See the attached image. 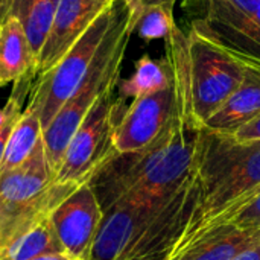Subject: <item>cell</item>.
Segmentation results:
<instances>
[{
	"instance_id": "obj_1",
	"label": "cell",
	"mask_w": 260,
	"mask_h": 260,
	"mask_svg": "<svg viewBox=\"0 0 260 260\" xmlns=\"http://www.w3.org/2000/svg\"><path fill=\"white\" fill-rule=\"evenodd\" d=\"M198 201L174 260L260 192V140L238 142L201 128L197 154Z\"/></svg>"
},
{
	"instance_id": "obj_2",
	"label": "cell",
	"mask_w": 260,
	"mask_h": 260,
	"mask_svg": "<svg viewBox=\"0 0 260 260\" xmlns=\"http://www.w3.org/2000/svg\"><path fill=\"white\" fill-rule=\"evenodd\" d=\"M200 131L177 113L154 143L108 160L88 181L102 210L126 197L160 198L174 193L195 169Z\"/></svg>"
},
{
	"instance_id": "obj_3",
	"label": "cell",
	"mask_w": 260,
	"mask_h": 260,
	"mask_svg": "<svg viewBox=\"0 0 260 260\" xmlns=\"http://www.w3.org/2000/svg\"><path fill=\"white\" fill-rule=\"evenodd\" d=\"M140 11L142 9L137 0L125 2L120 15L107 34L84 79L53 117L50 125L43 131L46 157L55 172H58L72 137L84 122L94 102L101 98V94L110 88H114L119 82L120 66L129 38L136 30Z\"/></svg>"
},
{
	"instance_id": "obj_4",
	"label": "cell",
	"mask_w": 260,
	"mask_h": 260,
	"mask_svg": "<svg viewBox=\"0 0 260 260\" xmlns=\"http://www.w3.org/2000/svg\"><path fill=\"white\" fill-rule=\"evenodd\" d=\"M55 178L43 142L26 163L0 175V250L26 229L50 218L79 186Z\"/></svg>"
},
{
	"instance_id": "obj_5",
	"label": "cell",
	"mask_w": 260,
	"mask_h": 260,
	"mask_svg": "<svg viewBox=\"0 0 260 260\" xmlns=\"http://www.w3.org/2000/svg\"><path fill=\"white\" fill-rule=\"evenodd\" d=\"M125 2L126 0H116L49 72L37 76L26 108L38 116L43 131L50 125L53 117L84 79L101 44L120 15Z\"/></svg>"
},
{
	"instance_id": "obj_6",
	"label": "cell",
	"mask_w": 260,
	"mask_h": 260,
	"mask_svg": "<svg viewBox=\"0 0 260 260\" xmlns=\"http://www.w3.org/2000/svg\"><path fill=\"white\" fill-rule=\"evenodd\" d=\"M187 43L192 120L203 128L242 84L247 67L192 27Z\"/></svg>"
},
{
	"instance_id": "obj_7",
	"label": "cell",
	"mask_w": 260,
	"mask_h": 260,
	"mask_svg": "<svg viewBox=\"0 0 260 260\" xmlns=\"http://www.w3.org/2000/svg\"><path fill=\"white\" fill-rule=\"evenodd\" d=\"M107 90L94 102L84 122L72 137L62 163L56 172V183L84 184L117 152L113 146V131L120 117L123 101Z\"/></svg>"
},
{
	"instance_id": "obj_8",
	"label": "cell",
	"mask_w": 260,
	"mask_h": 260,
	"mask_svg": "<svg viewBox=\"0 0 260 260\" xmlns=\"http://www.w3.org/2000/svg\"><path fill=\"white\" fill-rule=\"evenodd\" d=\"M192 29L215 41L245 67L260 70V0H206Z\"/></svg>"
},
{
	"instance_id": "obj_9",
	"label": "cell",
	"mask_w": 260,
	"mask_h": 260,
	"mask_svg": "<svg viewBox=\"0 0 260 260\" xmlns=\"http://www.w3.org/2000/svg\"><path fill=\"white\" fill-rule=\"evenodd\" d=\"M198 201L197 168L142 227L120 260H171Z\"/></svg>"
},
{
	"instance_id": "obj_10",
	"label": "cell",
	"mask_w": 260,
	"mask_h": 260,
	"mask_svg": "<svg viewBox=\"0 0 260 260\" xmlns=\"http://www.w3.org/2000/svg\"><path fill=\"white\" fill-rule=\"evenodd\" d=\"M174 84L157 93L133 99L120 114L114 131L113 146L117 154H131L154 143L177 116Z\"/></svg>"
},
{
	"instance_id": "obj_11",
	"label": "cell",
	"mask_w": 260,
	"mask_h": 260,
	"mask_svg": "<svg viewBox=\"0 0 260 260\" xmlns=\"http://www.w3.org/2000/svg\"><path fill=\"white\" fill-rule=\"evenodd\" d=\"M172 195V193H171ZM126 197L104 210V218L88 260H120L142 227L169 200Z\"/></svg>"
},
{
	"instance_id": "obj_12",
	"label": "cell",
	"mask_w": 260,
	"mask_h": 260,
	"mask_svg": "<svg viewBox=\"0 0 260 260\" xmlns=\"http://www.w3.org/2000/svg\"><path fill=\"white\" fill-rule=\"evenodd\" d=\"M104 210L88 183L79 184L50 215L64 251L75 260H88Z\"/></svg>"
},
{
	"instance_id": "obj_13",
	"label": "cell",
	"mask_w": 260,
	"mask_h": 260,
	"mask_svg": "<svg viewBox=\"0 0 260 260\" xmlns=\"http://www.w3.org/2000/svg\"><path fill=\"white\" fill-rule=\"evenodd\" d=\"M114 2L116 0H59L52 30L34 69L37 76L49 72Z\"/></svg>"
},
{
	"instance_id": "obj_14",
	"label": "cell",
	"mask_w": 260,
	"mask_h": 260,
	"mask_svg": "<svg viewBox=\"0 0 260 260\" xmlns=\"http://www.w3.org/2000/svg\"><path fill=\"white\" fill-rule=\"evenodd\" d=\"M257 116H260V70L247 67L242 84L203 125V129L213 134L233 136Z\"/></svg>"
},
{
	"instance_id": "obj_15",
	"label": "cell",
	"mask_w": 260,
	"mask_h": 260,
	"mask_svg": "<svg viewBox=\"0 0 260 260\" xmlns=\"http://www.w3.org/2000/svg\"><path fill=\"white\" fill-rule=\"evenodd\" d=\"M260 239V230L219 227L206 233L174 260H232Z\"/></svg>"
},
{
	"instance_id": "obj_16",
	"label": "cell",
	"mask_w": 260,
	"mask_h": 260,
	"mask_svg": "<svg viewBox=\"0 0 260 260\" xmlns=\"http://www.w3.org/2000/svg\"><path fill=\"white\" fill-rule=\"evenodd\" d=\"M34 67L26 32L20 21L9 15L0 24V87L18 81Z\"/></svg>"
},
{
	"instance_id": "obj_17",
	"label": "cell",
	"mask_w": 260,
	"mask_h": 260,
	"mask_svg": "<svg viewBox=\"0 0 260 260\" xmlns=\"http://www.w3.org/2000/svg\"><path fill=\"white\" fill-rule=\"evenodd\" d=\"M58 3L59 0H12L11 3L9 15L23 26L35 64L52 30Z\"/></svg>"
},
{
	"instance_id": "obj_18",
	"label": "cell",
	"mask_w": 260,
	"mask_h": 260,
	"mask_svg": "<svg viewBox=\"0 0 260 260\" xmlns=\"http://www.w3.org/2000/svg\"><path fill=\"white\" fill-rule=\"evenodd\" d=\"M66 253L50 218L26 229L0 250V260H30L40 256Z\"/></svg>"
},
{
	"instance_id": "obj_19",
	"label": "cell",
	"mask_w": 260,
	"mask_h": 260,
	"mask_svg": "<svg viewBox=\"0 0 260 260\" xmlns=\"http://www.w3.org/2000/svg\"><path fill=\"white\" fill-rule=\"evenodd\" d=\"M41 142H43V126L38 116L34 111L24 108L21 117L17 120L8 139L2 168H0V175L26 163L37 151Z\"/></svg>"
},
{
	"instance_id": "obj_20",
	"label": "cell",
	"mask_w": 260,
	"mask_h": 260,
	"mask_svg": "<svg viewBox=\"0 0 260 260\" xmlns=\"http://www.w3.org/2000/svg\"><path fill=\"white\" fill-rule=\"evenodd\" d=\"M119 84V96L137 99L151 93H157L172 85V72L168 59L154 61L149 55H143L137 62L134 73Z\"/></svg>"
},
{
	"instance_id": "obj_21",
	"label": "cell",
	"mask_w": 260,
	"mask_h": 260,
	"mask_svg": "<svg viewBox=\"0 0 260 260\" xmlns=\"http://www.w3.org/2000/svg\"><path fill=\"white\" fill-rule=\"evenodd\" d=\"M174 24V5H155L140 11L136 30L142 40L152 41L166 38Z\"/></svg>"
},
{
	"instance_id": "obj_22",
	"label": "cell",
	"mask_w": 260,
	"mask_h": 260,
	"mask_svg": "<svg viewBox=\"0 0 260 260\" xmlns=\"http://www.w3.org/2000/svg\"><path fill=\"white\" fill-rule=\"evenodd\" d=\"M219 227H232V229H241V230H260V192L251 201H248L245 206H242L235 213L227 216L221 224H218L213 229H219Z\"/></svg>"
},
{
	"instance_id": "obj_23",
	"label": "cell",
	"mask_w": 260,
	"mask_h": 260,
	"mask_svg": "<svg viewBox=\"0 0 260 260\" xmlns=\"http://www.w3.org/2000/svg\"><path fill=\"white\" fill-rule=\"evenodd\" d=\"M232 137L235 140H238V142H254V140H260V116H257L250 123H247L245 126H242L241 129H238Z\"/></svg>"
},
{
	"instance_id": "obj_24",
	"label": "cell",
	"mask_w": 260,
	"mask_h": 260,
	"mask_svg": "<svg viewBox=\"0 0 260 260\" xmlns=\"http://www.w3.org/2000/svg\"><path fill=\"white\" fill-rule=\"evenodd\" d=\"M232 260H260V239Z\"/></svg>"
},
{
	"instance_id": "obj_25",
	"label": "cell",
	"mask_w": 260,
	"mask_h": 260,
	"mask_svg": "<svg viewBox=\"0 0 260 260\" xmlns=\"http://www.w3.org/2000/svg\"><path fill=\"white\" fill-rule=\"evenodd\" d=\"M140 9L143 8H149V6H155V5H174L177 3V0H137Z\"/></svg>"
},
{
	"instance_id": "obj_26",
	"label": "cell",
	"mask_w": 260,
	"mask_h": 260,
	"mask_svg": "<svg viewBox=\"0 0 260 260\" xmlns=\"http://www.w3.org/2000/svg\"><path fill=\"white\" fill-rule=\"evenodd\" d=\"M11 3H12V0H0V24L9 17Z\"/></svg>"
},
{
	"instance_id": "obj_27",
	"label": "cell",
	"mask_w": 260,
	"mask_h": 260,
	"mask_svg": "<svg viewBox=\"0 0 260 260\" xmlns=\"http://www.w3.org/2000/svg\"><path fill=\"white\" fill-rule=\"evenodd\" d=\"M30 260H75L67 253H56V254H47V256H40Z\"/></svg>"
},
{
	"instance_id": "obj_28",
	"label": "cell",
	"mask_w": 260,
	"mask_h": 260,
	"mask_svg": "<svg viewBox=\"0 0 260 260\" xmlns=\"http://www.w3.org/2000/svg\"><path fill=\"white\" fill-rule=\"evenodd\" d=\"M6 117H8V107L5 105L3 108H0V128H2V125L5 123Z\"/></svg>"
}]
</instances>
